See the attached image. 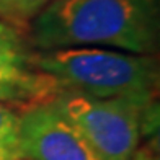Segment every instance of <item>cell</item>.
Returning <instances> with one entry per match:
<instances>
[{
    "label": "cell",
    "mask_w": 160,
    "mask_h": 160,
    "mask_svg": "<svg viewBox=\"0 0 160 160\" xmlns=\"http://www.w3.org/2000/svg\"><path fill=\"white\" fill-rule=\"evenodd\" d=\"M158 0H52L30 30L39 51L108 48L154 56L158 49Z\"/></svg>",
    "instance_id": "6da1fadb"
},
{
    "label": "cell",
    "mask_w": 160,
    "mask_h": 160,
    "mask_svg": "<svg viewBox=\"0 0 160 160\" xmlns=\"http://www.w3.org/2000/svg\"><path fill=\"white\" fill-rule=\"evenodd\" d=\"M34 65L61 92L93 98L157 100L158 62L150 54L108 48H65L34 52Z\"/></svg>",
    "instance_id": "7a4b0ae2"
},
{
    "label": "cell",
    "mask_w": 160,
    "mask_h": 160,
    "mask_svg": "<svg viewBox=\"0 0 160 160\" xmlns=\"http://www.w3.org/2000/svg\"><path fill=\"white\" fill-rule=\"evenodd\" d=\"M98 160H131L144 136L157 134L158 101L132 98H93L59 92L51 100Z\"/></svg>",
    "instance_id": "3957f363"
},
{
    "label": "cell",
    "mask_w": 160,
    "mask_h": 160,
    "mask_svg": "<svg viewBox=\"0 0 160 160\" xmlns=\"http://www.w3.org/2000/svg\"><path fill=\"white\" fill-rule=\"evenodd\" d=\"M17 149L21 160H98L80 132L51 101L21 110Z\"/></svg>",
    "instance_id": "277c9868"
},
{
    "label": "cell",
    "mask_w": 160,
    "mask_h": 160,
    "mask_svg": "<svg viewBox=\"0 0 160 160\" xmlns=\"http://www.w3.org/2000/svg\"><path fill=\"white\" fill-rule=\"evenodd\" d=\"M61 87L34 65V52L21 31L0 21V103L21 108L51 101Z\"/></svg>",
    "instance_id": "5b68a950"
},
{
    "label": "cell",
    "mask_w": 160,
    "mask_h": 160,
    "mask_svg": "<svg viewBox=\"0 0 160 160\" xmlns=\"http://www.w3.org/2000/svg\"><path fill=\"white\" fill-rule=\"evenodd\" d=\"M52 0H0V21L17 30L28 28Z\"/></svg>",
    "instance_id": "8992f818"
},
{
    "label": "cell",
    "mask_w": 160,
    "mask_h": 160,
    "mask_svg": "<svg viewBox=\"0 0 160 160\" xmlns=\"http://www.w3.org/2000/svg\"><path fill=\"white\" fill-rule=\"evenodd\" d=\"M18 132V113H15L5 103H0V145L17 144Z\"/></svg>",
    "instance_id": "52a82bcc"
},
{
    "label": "cell",
    "mask_w": 160,
    "mask_h": 160,
    "mask_svg": "<svg viewBox=\"0 0 160 160\" xmlns=\"http://www.w3.org/2000/svg\"><path fill=\"white\" fill-rule=\"evenodd\" d=\"M0 160H21L17 144H2L0 145Z\"/></svg>",
    "instance_id": "ba28073f"
},
{
    "label": "cell",
    "mask_w": 160,
    "mask_h": 160,
    "mask_svg": "<svg viewBox=\"0 0 160 160\" xmlns=\"http://www.w3.org/2000/svg\"><path fill=\"white\" fill-rule=\"evenodd\" d=\"M131 160H158V157L157 152L152 149V145H144V147L137 149V152Z\"/></svg>",
    "instance_id": "9c48e42d"
}]
</instances>
